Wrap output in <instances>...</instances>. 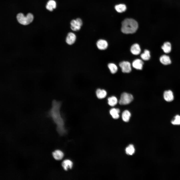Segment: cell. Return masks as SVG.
<instances>
[{
    "label": "cell",
    "instance_id": "obj_2",
    "mask_svg": "<svg viewBox=\"0 0 180 180\" xmlns=\"http://www.w3.org/2000/svg\"><path fill=\"white\" fill-rule=\"evenodd\" d=\"M138 26V23L135 20L132 18H127L122 22L121 30L124 34H133L136 32Z\"/></svg>",
    "mask_w": 180,
    "mask_h": 180
},
{
    "label": "cell",
    "instance_id": "obj_21",
    "mask_svg": "<svg viewBox=\"0 0 180 180\" xmlns=\"http://www.w3.org/2000/svg\"><path fill=\"white\" fill-rule=\"evenodd\" d=\"M108 104L112 106H114L118 102L117 98L114 96L108 98Z\"/></svg>",
    "mask_w": 180,
    "mask_h": 180
},
{
    "label": "cell",
    "instance_id": "obj_10",
    "mask_svg": "<svg viewBox=\"0 0 180 180\" xmlns=\"http://www.w3.org/2000/svg\"><path fill=\"white\" fill-rule=\"evenodd\" d=\"M143 64V62L139 59L135 60L132 63L133 67L136 69L138 70H142V69Z\"/></svg>",
    "mask_w": 180,
    "mask_h": 180
},
{
    "label": "cell",
    "instance_id": "obj_7",
    "mask_svg": "<svg viewBox=\"0 0 180 180\" xmlns=\"http://www.w3.org/2000/svg\"><path fill=\"white\" fill-rule=\"evenodd\" d=\"M76 35L74 33L72 32H69L66 37V42L69 45H72L76 42Z\"/></svg>",
    "mask_w": 180,
    "mask_h": 180
},
{
    "label": "cell",
    "instance_id": "obj_15",
    "mask_svg": "<svg viewBox=\"0 0 180 180\" xmlns=\"http://www.w3.org/2000/svg\"><path fill=\"white\" fill-rule=\"evenodd\" d=\"M160 62L164 65L170 64L171 62L170 57L166 55L162 56L160 58Z\"/></svg>",
    "mask_w": 180,
    "mask_h": 180
},
{
    "label": "cell",
    "instance_id": "obj_25",
    "mask_svg": "<svg viewBox=\"0 0 180 180\" xmlns=\"http://www.w3.org/2000/svg\"><path fill=\"white\" fill-rule=\"evenodd\" d=\"M172 123L174 125L180 124V116L177 115L176 116L174 119L171 121Z\"/></svg>",
    "mask_w": 180,
    "mask_h": 180
},
{
    "label": "cell",
    "instance_id": "obj_3",
    "mask_svg": "<svg viewBox=\"0 0 180 180\" xmlns=\"http://www.w3.org/2000/svg\"><path fill=\"white\" fill-rule=\"evenodd\" d=\"M18 22L21 24L24 25H28L31 23L34 19L33 15L29 13L25 16L22 13L18 14L16 16Z\"/></svg>",
    "mask_w": 180,
    "mask_h": 180
},
{
    "label": "cell",
    "instance_id": "obj_6",
    "mask_svg": "<svg viewBox=\"0 0 180 180\" xmlns=\"http://www.w3.org/2000/svg\"><path fill=\"white\" fill-rule=\"evenodd\" d=\"M119 66L124 73H128L131 71L130 64L128 62L123 61L120 62L119 64Z\"/></svg>",
    "mask_w": 180,
    "mask_h": 180
},
{
    "label": "cell",
    "instance_id": "obj_16",
    "mask_svg": "<svg viewBox=\"0 0 180 180\" xmlns=\"http://www.w3.org/2000/svg\"><path fill=\"white\" fill-rule=\"evenodd\" d=\"M96 96L98 98L102 99L105 98L107 95V92L104 90L98 89L96 92Z\"/></svg>",
    "mask_w": 180,
    "mask_h": 180
},
{
    "label": "cell",
    "instance_id": "obj_8",
    "mask_svg": "<svg viewBox=\"0 0 180 180\" xmlns=\"http://www.w3.org/2000/svg\"><path fill=\"white\" fill-rule=\"evenodd\" d=\"M96 45L99 50H104L107 48L108 44L106 40L103 39H100L97 42Z\"/></svg>",
    "mask_w": 180,
    "mask_h": 180
},
{
    "label": "cell",
    "instance_id": "obj_18",
    "mask_svg": "<svg viewBox=\"0 0 180 180\" xmlns=\"http://www.w3.org/2000/svg\"><path fill=\"white\" fill-rule=\"evenodd\" d=\"M161 48L165 53H169L171 50V44L169 42H165L162 46Z\"/></svg>",
    "mask_w": 180,
    "mask_h": 180
},
{
    "label": "cell",
    "instance_id": "obj_19",
    "mask_svg": "<svg viewBox=\"0 0 180 180\" xmlns=\"http://www.w3.org/2000/svg\"><path fill=\"white\" fill-rule=\"evenodd\" d=\"M131 114L128 110H125L122 112V118L123 120L125 122H128L129 121Z\"/></svg>",
    "mask_w": 180,
    "mask_h": 180
},
{
    "label": "cell",
    "instance_id": "obj_5",
    "mask_svg": "<svg viewBox=\"0 0 180 180\" xmlns=\"http://www.w3.org/2000/svg\"><path fill=\"white\" fill-rule=\"evenodd\" d=\"M134 99L132 95L130 94L124 92L121 95L119 103L121 105H126L130 103Z\"/></svg>",
    "mask_w": 180,
    "mask_h": 180
},
{
    "label": "cell",
    "instance_id": "obj_14",
    "mask_svg": "<svg viewBox=\"0 0 180 180\" xmlns=\"http://www.w3.org/2000/svg\"><path fill=\"white\" fill-rule=\"evenodd\" d=\"M62 166L64 169L67 170L68 169H71L72 168L73 163L70 160H66L63 161L62 163Z\"/></svg>",
    "mask_w": 180,
    "mask_h": 180
},
{
    "label": "cell",
    "instance_id": "obj_22",
    "mask_svg": "<svg viewBox=\"0 0 180 180\" xmlns=\"http://www.w3.org/2000/svg\"><path fill=\"white\" fill-rule=\"evenodd\" d=\"M140 56L142 59L143 60H148L150 58V51L148 50H145L144 52L141 54Z\"/></svg>",
    "mask_w": 180,
    "mask_h": 180
},
{
    "label": "cell",
    "instance_id": "obj_13",
    "mask_svg": "<svg viewBox=\"0 0 180 180\" xmlns=\"http://www.w3.org/2000/svg\"><path fill=\"white\" fill-rule=\"evenodd\" d=\"M56 7V2L54 0H49L46 5V8L48 10L52 11Z\"/></svg>",
    "mask_w": 180,
    "mask_h": 180
},
{
    "label": "cell",
    "instance_id": "obj_9",
    "mask_svg": "<svg viewBox=\"0 0 180 180\" xmlns=\"http://www.w3.org/2000/svg\"><path fill=\"white\" fill-rule=\"evenodd\" d=\"M164 98L167 102H171L174 99V97L172 92L168 90L165 91L163 94Z\"/></svg>",
    "mask_w": 180,
    "mask_h": 180
},
{
    "label": "cell",
    "instance_id": "obj_12",
    "mask_svg": "<svg viewBox=\"0 0 180 180\" xmlns=\"http://www.w3.org/2000/svg\"><path fill=\"white\" fill-rule=\"evenodd\" d=\"M54 158L57 160H60L62 159L64 156V154L61 151L59 150H55L52 153Z\"/></svg>",
    "mask_w": 180,
    "mask_h": 180
},
{
    "label": "cell",
    "instance_id": "obj_4",
    "mask_svg": "<svg viewBox=\"0 0 180 180\" xmlns=\"http://www.w3.org/2000/svg\"><path fill=\"white\" fill-rule=\"evenodd\" d=\"M83 24L82 20L80 18L72 20L70 22L71 29L74 31H78L80 29Z\"/></svg>",
    "mask_w": 180,
    "mask_h": 180
},
{
    "label": "cell",
    "instance_id": "obj_24",
    "mask_svg": "<svg viewBox=\"0 0 180 180\" xmlns=\"http://www.w3.org/2000/svg\"><path fill=\"white\" fill-rule=\"evenodd\" d=\"M108 66L112 73L114 74L118 70V68L115 64L110 63L108 64Z\"/></svg>",
    "mask_w": 180,
    "mask_h": 180
},
{
    "label": "cell",
    "instance_id": "obj_11",
    "mask_svg": "<svg viewBox=\"0 0 180 180\" xmlns=\"http://www.w3.org/2000/svg\"><path fill=\"white\" fill-rule=\"evenodd\" d=\"M130 51L134 55H137L139 54L141 52L139 45L137 44H133L131 47Z\"/></svg>",
    "mask_w": 180,
    "mask_h": 180
},
{
    "label": "cell",
    "instance_id": "obj_23",
    "mask_svg": "<svg viewBox=\"0 0 180 180\" xmlns=\"http://www.w3.org/2000/svg\"><path fill=\"white\" fill-rule=\"evenodd\" d=\"M126 153L128 155H132L134 153L135 149L134 146L132 144H130L126 149Z\"/></svg>",
    "mask_w": 180,
    "mask_h": 180
},
{
    "label": "cell",
    "instance_id": "obj_17",
    "mask_svg": "<svg viewBox=\"0 0 180 180\" xmlns=\"http://www.w3.org/2000/svg\"><path fill=\"white\" fill-rule=\"evenodd\" d=\"M120 112V110L118 108H115L111 109L110 111V114L113 118L114 119H117L119 118Z\"/></svg>",
    "mask_w": 180,
    "mask_h": 180
},
{
    "label": "cell",
    "instance_id": "obj_1",
    "mask_svg": "<svg viewBox=\"0 0 180 180\" xmlns=\"http://www.w3.org/2000/svg\"><path fill=\"white\" fill-rule=\"evenodd\" d=\"M60 102L54 100L52 102V107L48 112V114L52 118L57 126L56 130L58 133L62 135L66 131L64 127V121L60 112Z\"/></svg>",
    "mask_w": 180,
    "mask_h": 180
},
{
    "label": "cell",
    "instance_id": "obj_20",
    "mask_svg": "<svg viewBox=\"0 0 180 180\" xmlns=\"http://www.w3.org/2000/svg\"><path fill=\"white\" fill-rule=\"evenodd\" d=\"M115 8L118 12L122 13L126 10V7L125 4H120L116 5L115 6Z\"/></svg>",
    "mask_w": 180,
    "mask_h": 180
}]
</instances>
